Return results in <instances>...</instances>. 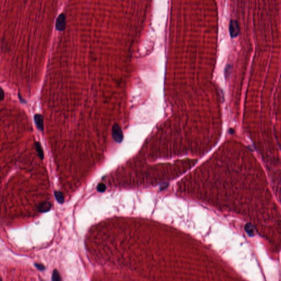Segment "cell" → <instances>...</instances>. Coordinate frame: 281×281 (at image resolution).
Wrapping results in <instances>:
<instances>
[{
    "label": "cell",
    "mask_w": 281,
    "mask_h": 281,
    "mask_svg": "<svg viewBox=\"0 0 281 281\" xmlns=\"http://www.w3.org/2000/svg\"><path fill=\"white\" fill-rule=\"evenodd\" d=\"M112 136L116 142H121L123 140V133L121 127L117 124H115L112 128Z\"/></svg>",
    "instance_id": "cell-1"
},
{
    "label": "cell",
    "mask_w": 281,
    "mask_h": 281,
    "mask_svg": "<svg viewBox=\"0 0 281 281\" xmlns=\"http://www.w3.org/2000/svg\"><path fill=\"white\" fill-rule=\"evenodd\" d=\"M229 31L231 37L234 38L237 37L239 34L240 28L238 23L235 20H231L229 25Z\"/></svg>",
    "instance_id": "cell-2"
},
{
    "label": "cell",
    "mask_w": 281,
    "mask_h": 281,
    "mask_svg": "<svg viewBox=\"0 0 281 281\" xmlns=\"http://www.w3.org/2000/svg\"><path fill=\"white\" fill-rule=\"evenodd\" d=\"M66 17L64 13H62L58 16L57 19L56 27L58 31H63L66 28Z\"/></svg>",
    "instance_id": "cell-3"
},
{
    "label": "cell",
    "mask_w": 281,
    "mask_h": 281,
    "mask_svg": "<svg viewBox=\"0 0 281 281\" xmlns=\"http://www.w3.org/2000/svg\"><path fill=\"white\" fill-rule=\"evenodd\" d=\"M34 120H35V124L36 125L37 128L43 131V116L41 114H35L34 116Z\"/></svg>",
    "instance_id": "cell-4"
},
{
    "label": "cell",
    "mask_w": 281,
    "mask_h": 281,
    "mask_svg": "<svg viewBox=\"0 0 281 281\" xmlns=\"http://www.w3.org/2000/svg\"><path fill=\"white\" fill-rule=\"evenodd\" d=\"M52 205L50 202H43L39 204L38 209L40 212H46L51 210Z\"/></svg>",
    "instance_id": "cell-5"
},
{
    "label": "cell",
    "mask_w": 281,
    "mask_h": 281,
    "mask_svg": "<svg viewBox=\"0 0 281 281\" xmlns=\"http://www.w3.org/2000/svg\"><path fill=\"white\" fill-rule=\"evenodd\" d=\"M35 147H36V150L37 151L39 157L41 159H43L44 158V153L43 152V148L40 144V143L39 142H36L35 143Z\"/></svg>",
    "instance_id": "cell-6"
},
{
    "label": "cell",
    "mask_w": 281,
    "mask_h": 281,
    "mask_svg": "<svg viewBox=\"0 0 281 281\" xmlns=\"http://www.w3.org/2000/svg\"><path fill=\"white\" fill-rule=\"evenodd\" d=\"M54 196H55L56 199L58 201V203H59L61 204H63L64 203V198L63 194L61 192L56 191L54 192Z\"/></svg>",
    "instance_id": "cell-7"
},
{
    "label": "cell",
    "mask_w": 281,
    "mask_h": 281,
    "mask_svg": "<svg viewBox=\"0 0 281 281\" xmlns=\"http://www.w3.org/2000/svg\"><path fill=\"white\" fill-rule=\"evenodd\" d=\"M61 277L57 269H54L52 273V281H61Z\"/></svg>",
    "instance_id": "cell-8"
},
{
    "label": "cell",
    "mask_w": 281,
    "mask_h": 281,
    "mask_svg": "<svg viewBox=\"0 0 281 281\" xmlns=\"http://www.w3.org/2000/svg\"><path fill=\"white\" fill-rule=\"evenodd\" d=\"M106 189L107 187L105 185L102 183L98 184L97 186V190L100 192H104V191L106 190Z\"/></svg>",
    "instance_id": "cell-9"
},
{
    "label": "cell",
    "mask_w": 281,
    "mask_h": 281,
    "mask_svg": "<svg viewBox=\"0 0 281 281\" xmlns=\"http://www.w3.org/2000/svg\"><path fill=\"white\" fill-rule=\"evenodd\" d=\"M246 230L248 233H249L250 235H253L254 233V230L252 228V226L250 225H247L246 226Z\"/></svg>",
    "instance_id": "cell-10"
},
{
    "label": "cell",
    "mask_w": 281,
    "mask_h": 281,
    "mask_svg": "<svg viewBox=\"0 0 281 281\" xmlns=\"http://www.w3.org/2000/svg\"><path fill=\"white\" fill-rule=\"evenodd\" d=\"M35 266L38 269L42 271H43L44 269H45V266L41 264H38V263H35Z\"/></svg>",
    "instance_id": "cell-11"
},
{
    "label": "cell",
    "mask_w": 281,
    "mask_h": 281,
    "mask_svg": "<svg viewBox=\"0 0 281 281\" xmlns=\"http://www.w3.org/2000/svg\"><path fill=\"white\" fill-rule=\"evenodd\" d=\"M4 93L3 90L0 88V100H3L4 99Z\"/></svg>",
    "instance_id": "cell-12"
},
{
    "label": "cell",
    "mask_w": 281,
    "mask_h": 281,
    "mask_svg": "<svg viewBox=\"0 0 281 281\" xmlns=\"http://www.w3.org/2000/svg\"><path fill=\"white\" fill-rule=\"evenodd\" d=\"M0 281H2V280H1V279H0Z\"/></svg>",
    "instance_id": "cell-13"
}]
</instances>
